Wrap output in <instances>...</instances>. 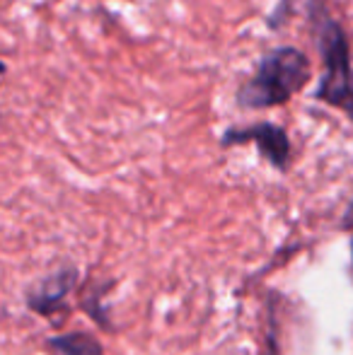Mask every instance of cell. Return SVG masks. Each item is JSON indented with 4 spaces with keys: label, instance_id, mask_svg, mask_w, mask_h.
<instances>
[{
    "label": "cell",
    "instance_id": "4",
    "mask_svg": "<svg viewBox=\"0 0 353 355\" xmlns=\"http://www.w3.org/2000/svg\"><path fill=\"white\" fill-rule=\"evenodd\" d=\"M78 283L76 268H61V271L51 273V276L42 278L34 288L27 293V307L32 312L42 314V317H51L63 307L66 297Z\"/></svg>",
    "mask_w": 353,
    "mask_h": 355
},
{
    "label": "cell",
    "instance_id": "3",
    "mask_svg": "<svg viewBox=\"0 0 353 355\" xmlns=\"http://www.w3.org/2000/svg\"><path fill=\"white\" fill-rule=\"evenodd\" d=\"M255 143L261 157H266L276 169H286L291 162V138L276 123H252L245 128H227L223 136V145H245Z\"/></svg>",
    "mask_w": 353,
    "mask_h": 355
},
{
    "label": "cell",
    "instance_id": "5",
    "mask_svg": "<svg viewBox=\"0 0 353 355\" xmlns=\"http://www.w3.org/2000/svg\"><path fill=\"white\" fill-rule=\"evenodd\" d=\"M49 348L53 355H104L97 338L85 331H71L49 338Z\"/></svg>",
    "mask_w": 353,
    "mask_h": 355
},
{
    "label": "cell",
    "instance_id": "7",
    "mask_svg": "<svg viewBox=\"0 0 353 355\" xmlns=\"http://www.w3.org/2000/svg\"><path fill=\"white\" fill-rule=\"evenodd\" d=\"M351 252H353V239H351Z\"/></svg>",
    "mask_w": 353,
    "mask_h": 355
},
{
    "label": "cell",
    "instance_id": "2",
    "mask_svg": "<svg viewBox=\"0 0 353 355\" xmlns=\"http://www.w3.org/2000/svg\"><path fill=\"white\" fill-rule=\"evenodd\" d=\"M312 22H315V42L322 53V78L315 97L320 102L336 107L353 121V63L351 49L341 24L322 5L312 3Z\"/></svg>",
    "mask_w": 353,
    "mask_h": 355
},
{
    "label": "cell",
    "instance_id": "6",
    "mask_svg": "<svg viewBox=\"0 0 353 355\" xmlns=\"http://www.w3.org/2000/svg\"><path fill=\"white\" fill-rule=\"evenodd\" d=\"M5 71H8V66H5V61H3V58H0V75H3Z\"/></svg>",
    "mask_w": 353,
    "mask_h": 355
},
{
    "label": "cell",
    "instance_id": "1",
    "mask_svg": "<svg viewBox=\"0 0 353 355\" xmlns=\"http://www.w3.org/2000/svg\"><path fill=\"white\" fill-rule=\"evenodd\" d=\"M312 78V63L300 49L281 46L268 51L259 61L255 75L237 92L245 109H271L295 97Z\"/></svg>",
    "mask_w": 353,
    "mask_h": 355
}]
</instances>
